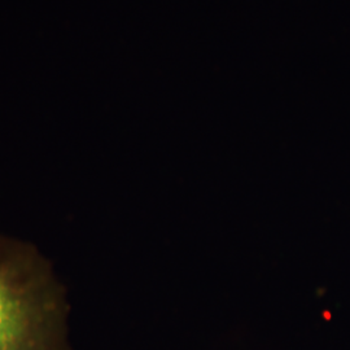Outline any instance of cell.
Segmentation results:
<instances>
[{"instance_id":"6da1fadb","label":"cell","mask_w":350,"mask_h":350,"mask_svg":"<svg viewBox=\"0 0 350 350\" xmlns=\"http://www.w3.org/2000/svg\"><path fill=\"white\" fill-rule=\"evenodd\" d=\"M63 288L34 247L0 237V350H70Z\"/></svg>"}]
</instances>
